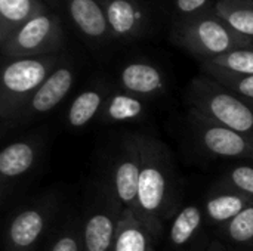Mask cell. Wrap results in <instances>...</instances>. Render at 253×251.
Instances as JSON below:
<instances>
[{
	"instance_id": "cell-1",
	"label": "cell",
	"mask_w": 253,
	"mask_h": 251,
	"mask_svg": "<svg viewBox=\"0 0 253 251\" xmlns=\"http://www.w3.org/2000/svg\"><path fill=\"white\" fill-rule=\"evenodd\" d=\"M141 148V176L133 215L157 232L175 210L176 179L168 148L153 138L138 136Z\"/></svg>"
},
{
	"instance_id": "cell-3",
	"label": "cell",
	"mask_w": 253,
	"mask_h": 251,
	"mask_svg": "<svg viewBox=\"0 0 253 251\" xmlns=\"http://www.w3.org/2000/svg\"><path fill=\"white\" fill-rule=\"evenodd\" d=\"M190 109L206 120L228 127L253 142V102L239 96L212 77L202 74L187 87Z\"/></svg>"
},
{
	"instance_id": "cell-7",
	"label": "cell",
	"mask_w": 253,
	"mask_h": 251,
	"mask_svg": "<svg viewBox=\"0 0 253 251\" xmlns=\"http://www.w3.org/2000/svg\"><path fill=\"white\" fill-rule=\"evenodd\" d=\"M62 15L93 53H105L116 46L102 0H61Z\"/></svg>"
},
{
	"instance_id": "cell-16",
	"label": "cell",
	"mask_w": 253,
	"mask_h": 251,
	"mask_svg": "<svg viewBox=\"0 0 253 251\" xmlns=\"http://www.w3.org/2000/svg\"><path fill=\"white\" fill-rule=\"evenodd\" d=\"M157 234L132 212L123 210L113 251H156Z\"/></svg>"
},
{
	"instance_id": "cell-26",
	"label": "cell",
	"mask_w": 253,
	"mask_h": 251,
	"mask_svg": "<svg viewBox=\"0 0 253 251\" xmlns=\"http://www.w3.org/2000/svg\"><path fill=\"white\" fill-rule=\"evenodd\" d=\"M221 183L253 201V166H237L230 169L222 176Z\"/></svg>"
},
{
	"instance_id": "cell-8",
	"label": "cell",
	"mask_w": 253,
	"mask_h": 251,
	"mask_svg": "<svg viewBox=\"0 0 253 251\" xmlns=\"http://www.w3.org/2000/svg\"><path fill=\"white\" fill-rule=\"evenodd\" d=\"M77 77V68L74 61L64 53L62 61L37 89L30 102L22 109L15 127L30 124L52 112L71 92Z\"/></svg>"
},
{
	"instance_id": "cell-24",
	"label": "cell",
	"mask_w": 253,
	"mask_h": 251,
	"mask_svg": "<svg viewBox=\"0 0 253 251\" xmlns=\"http://www.w3.org/2000/svg\"><path fill=\"white\" fill-rule=\"evenodd\" d=\"M221 237L236 246L253 243V203L221 228Z\"/></svg>"
},
{
	"instance_id": "cell-29",
	"label": "cell",
	"mask_w": 253,
	"mask_h": 251,
	"mask_svg": "<svg viewBox=\"0 0 253 251\" xmlns=\"http://www.w3.org/2000/svg\"><path fill=\"white\" fill-rule=\"evenodd\" d=\"M216 251H221V250H216Z\"/></svg>"
},
{
	"instance_id": "cell-2",
	"label": "cell",
	"mask_w": 253,
	"mask_h": 251,
	"mask_svg": "<svg viewBox=\"0 0 253 251\" xmlns=\"http://www.w3.org/2000/svg\"><path fill=\"white\" fill-rule=\"evenodd\" d=\"M64 53L3 59L0 75V120L3 129L15 127L22 109L62 61Z\"/></svg>"
},
{
	"instance_id": "cell-17",
	"label": "cell",
	"mask_w": 253,
	"mask_h": 251,
	"mask_svg": "<svg viewBox=\"0 0 253 251\" xmlns=\"http://www.w3.org/2000/svg\"><path fill=\"white\" fill-rule=\"evenodd\" d=\"M224 188L219 191H213L205 201L203 212L206 222L222 228L231 219H234L240 212H243L253 201L246 195L222 185Z\"/></svg>"
},
{
	"instance_id": "cell-23",
	"label": "cell",
	"mask_w": 253,
	"mask_h": 251,
	"mask_svg": "<svg viewBox=\"0 0 253 251\" xmlns=\"http://www.w3.org/2000/svg\"><path fill=\"white\" fill-rule=\"evenodd\" d=\"M200 68H202L203 74L212 77L219 84H222L224 87L237 93L239 96L246 98L253 102V74L231 72V71L218 68L215 65L206 64V62H200Z\"/></svg>"
},
{
	"instance_id": "cell-15",
	"label": "cell",
	"mask_w": 253,
	"mask_h": 251,
	"mask_svg": "<svg viewBox=\"0 0 253 251\" xmlns=\"http://www.w3.org/2000/svg\"><path fill=\"white\" fill-rule=\"evenodd\" d=\"M39 157L36 141H16L4 146L0 152V179L3 188L30 173Z\"/></svg>"
},
{
	"instance_id": "cell-21",
	"label": "cell",
	"mask_w": 253,
	"mask_h": 251,
	"mask_svg": "<svg viewBox=\"0 0 253 251\" xmlns=\"http://www.w3.org/2000/svg\"><path fill=\"white\" fill-rule=\"evenodd\" d=\"M168 31L200 13L212 10L216 0H150Z\"/></svg>"
},
{
	"instance_id": "cell-27",
	"label": "cell",
	"mask_w": 253,
	"mask_h": 251,
	"mask_svg": "<svg viewBox=\"0 0 253 251\" xmlns=\"http://www.w3.org/2000/svg\"><path fill=\"white\" fill-rule=\"evenodd\" d=\"M49 251H84L82 226L70 223L53 240Z\"/></svg>"
},
{
	"instance_id": "cell-19",
	"label": "cell",
	"mask_w": 253,
	"mask_h": 251,
	"mask_svg": "<svg viewBox=\"0 0 253 251\" xmlns=\"http://www.w3.org/2000/svg\"><path fill=\"white\" fill-rule=\"evenodd\" d=\"M47 7L44 0H0V44Z\"/></svg>"
},
{
	"instance_id": "cell-6",
	"label": "cell",
	"mask_w": 253,
	"mask_h": 251,
	"mask_svg": "<svg viewBox=\"0 0 253 251\" xmlns=\"http://www.w3.org/2000/svg\"><path fill=\"white\" fill-rule=\"evenodd\" d=\"M116 44H130L153 37L163 22L150 0H102Z\"/></svg>"
},
{
	"instance_id": "cell-12",
	"label": "cell",
	"mask_w": 253,
	"mask_h": 251,
	"mask_svg": "<svg viewBox=\"0 0 253 251\" xmlns=\"http://www.w3.org/2000/svg\"><path fill=\"white\" fill-rule=\"evenodd\" d=\"M141 176L139 139L130 138L125 142L113 170V197L125 212H135Z\"/></svg>"
},
{
	"instance_id": "cell-13",
	"label": "cell",
	"mask_w": 253,
	"mask_h": 251,
	"mask_svg": "<svg viewBox=\"0 0 253 251\" xmlns=\"http://www.w3.org/2000/svg\"><path fill=\"white\" fill-rule=\"evenodd\" d=\"M123 209L114 201L95 207L82 226L84 251H113Z\"/></svg>"
},
{
	"instance_id": "cell-11",
	"label": "cell",
	"mask_w": 253,
	"mask_h": 251,
	"mask_svg": "<svg viewBox=\"0 0 253 251\" xmlns=\"http://www.w3.org/2000/svg\"><path fill=\"white\" fill-rule=\"evenodd\" d=\"M116 87L145 101L162 96L168 81L163 70L148 59H127L116 72Z\"/></svg>"
},
{
	"instance_id": "cell-25",
	"label": "cell",
	"mask_w": 253,
	"mask_h": 251,
	"mask_svg": "<svg viewBox=\"0 0 253 251\" xmlns=\"http://www.w3.org/2000/svg\"><path fill=\"white\" fill-rule=\"evenodd\" d=\"M218 68L237 72V74H253V47H243L221 55L213 59L202 61Z\"/></svg>"
},
{
	"instance_id": "cell-22",
	"label": "cell",
	"mask_w": 253,
	"mask_h": 251,
	"mask_svg": "<svg viewBox=\"0 0 253 251\" xmlns=\"http://www.w3.org/2000/svg\"><path fill=\"white\" fill-rule=\"evenodd\" d=\"M213 9L233 30L253 38V0H216Z\"/></svg>"
},
{
	"instance_id": "cell-10",
	"label": "cell",
	"mask_w": 253,
	"mask_h": 251,
	"mask_svg": "<svg viewBox=\"0 0 253 251\" xmlns=\"http://www.w3.org/2000/svg\"><path fill=\"white\" fill-rule=\"evenodd\" d=\"M49 204H33L19 210L9 222L4 234L6 251H34L43 240L50 220Z\"/></svg>"
},
{
	"instance_id": "cell-5",
	"label": "cell",
	"mask_w": 253,
	"mask_h": 251,
	"mask_svg": "<svg viewBox=\"0 0 253 251\" xmlns=\"http://www.w3.org/2000/svg\"><path fill=\"white\" fill-rule=\"evenodd\" d=\"M64 49V15L52 7L33 16L0 44L3 59L59 55Z\"/></svg>"
},
{
	"instance_id": "cell-20",
	"label": "cell",
	"mask_w": 253,
	"mask_h": 251,
	"mask_svg": "<svg viewBox=\"0 0 253 251\" xmlns=\"http://www.w3.org/2000/svg\"><path fill=\"white\" fill-rule=\"evenodd\" d=\"M206 222L203 207L188 204L182 207L172 219L169 228V243L175 249L187 247L202 231Z\"/></svg>"
},
{
	"instance_id": "cell-18",
	"label": "cell",
	"mask_w": 253,
	"mask_h": 251,
	"mask_svg": "<svg viewBox=\"0 0 253 251\" xmlns=\"http://www.w3.org/2000/svg\"><path fill=\"white\" fill-rule=\"evenodd\" d=\"M147 102L148 101L113 86L98 120L102 124H117L141 120L148 111Z\"/></svg>"
},
{
	"instance_id": "cell-9",
	"label": "cell",
	"mask_w": 253,
	"mask_h": 251,
	"mask_svg": "<svg viewBox=\"0 0 253 251\" xmlns=\"http://www.w3.org/2000/svg\"><path fill=\"white\" fill-rule=\"evenodd\" d=\"M199 145L212 157L253 160V142L246 136L188 111Z\"/></svg>"
},
{
	"instance_id": "cell-4",
	"label": "cell",
	"mask_w": 253,
	"mask_h": 251,
	"mask_svg": "<svg viewBox=\"0 0 253 251\" xmlns=\"http://www.w3.org/2000/svg\"><path fill=\"white\" fill-rule=\"evenodd\" d=\"M169 38L199 62L218 58L236 49L253 47V38L233 30L215 9L172 27Z\"/></svg>"
},
{
	"instance_id": "cell-14",
	"label": "cell",
	"mask_w": 253,
	"mask_h": 251,
	"mask_svg": "<svg viewBox=\"0 0 253 251\" xmlns=\"http://www.w3.org/2000/svg\"><path fill=\"white\" fill-rule=\"evenodd\" d=\"M111 89L113 86L102 80H96L84 87L73 99L67 111V126L73 130H82L99 118Z\"/></svg>"
},
{
	"instance_id": "cell-28",
	"label": "cell",
	"mask_w": 253,
	"mask_h": 251,
	"mask_svg": "<svg viewBox=\"0 0 253 251\" xmlns=\"http://www.w3.org/2000/svg\"><path fill=\"white\" fill-rule=\"evenodd\" d=\"M46 1V4L49 6V7H52V9H55V10H58V12H61L62 13V4H61V0H44Z\"/></svg>"
}]
</instances>
